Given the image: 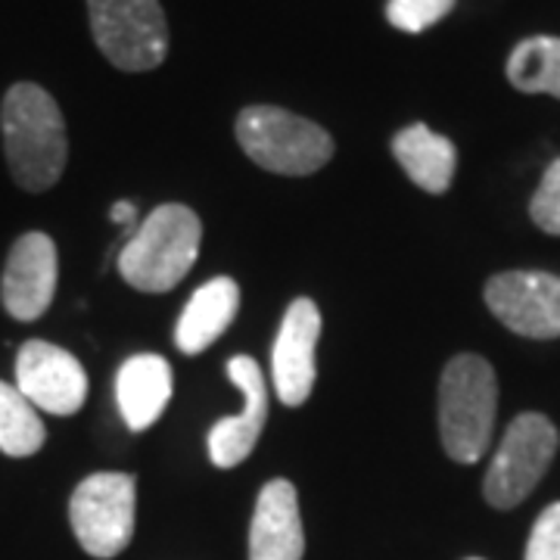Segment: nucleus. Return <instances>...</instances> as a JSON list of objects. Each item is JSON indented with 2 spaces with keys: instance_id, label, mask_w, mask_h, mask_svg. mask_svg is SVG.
Masks as SVG:
<instances>
[{
  "instance_id": "obj_22",
  "label": "nucleus",
  "mask_w": 560,
  "mask_h": 560,
  "mask_svg": "<svg viewBox=\"0 0 560 560\" xmlns=\"http://www.w3.org/2000/svg\"><path fill=\"white\" fill-rule=\"evenodd\" d=\"M109 215H113V221H116V224H131V221L138 219V206H135V202L121 200L113 206V212H109Z\"/></svg>"
},
{
  "instance_id": "obj_7",
  "label": "nucleus",
  "mask_w": 560,
  "mask_h": 560,
  "mask_svg": "<svg viewBox=\"0 0 560 560\" xmlns=\"http://www.w3.org/2000/svg\"><path fill=\"white\" fill-rule=\"evenodd\" d=\"M558 427L545 415H521L511 420L499 442V452L486 470L482 495L492 508H517L545 477L558 452Z\"/></svg>"
},
{
  "instance_id": "obj_3",
  "label": "nucleus",
  "mask_w": 560,
  "mask_h": 560,
  "mask_svg": "<svg viewBox=\"0 0 560 560\" xmlns=\"http://www.w3.org/2000/svg\"><path fill=\"white\" fill-rule=\"evenodd\" d=\"M499 411V381L480 355H455L440 381V436L448 458L477 464L489 448Z\"/></svg>"
},
{
  "instance_id": "obj_6",
  "label": "nucleus",
  "mask_w": 560,
  "mask_h": 560,
  "mask_svg": "<svg viewBox=\"0 0 560 560\" xmlns=\"http://www.w3.org/2000/svg\"><path fill=\"white\" fill-rule=\"evenodd\" d=\"M101 54L121 72H147L165 62L168 25L160 0H88Z\"/></svg>"
},
{
  "instance_id": "obj_2",
  "label": "nucleus",
  "mask_w": 560,
  "mask_h": 560,
  "mask_svg": "<svg viewBox=\"0 0 560 560\" xmlns=\"http://www.w3.org/2000/svg\"><path fill=\"white\" fill-rule=\"evenodd\" d=\"M200 241L202 224L197 212L180 202H165L121 246L119 275L140 293H168L194 268Z\"/></svg>"
},
{
  "instance_id": "obj_18",
  "label": "nucleus",
  "mask_w": 560,
  "mask_h": 560,
  "mask_svg": "<svg viewBox=\"0 0 560 560\" xmlns=\"http://www.w3.org/2000/svg\"><path fill=\"white\" fill-rule=\"evenodd\" d=\"M47 440L38 408L22 396L16 383L0 381V452L7 458H28Z\"/></svg>"
},
{
  "instance_id": "obj_10",
  "label": "nucleus",
  "mask_w": 560,
  "mask_h": 560,
  "mask_svg": "<svg viewBox=\"0 0 560 560\" xmlns=\"http://www.w3.org/2000/svg\"><path fill=\"white\" fill-rule=\"evenodd\" d=\"M57 278H60L57 243L40 231L22 234L3 265V280H0L3 308L16 320H38L54 302Z\"/></svg>"
},
{
  "instance_id": "obj_15",
  "label": "nucleus",
  "mask_w": 560,
  "mask_h": 560,
  "mask_svg": "<svg viewBox=\"0 0 560 560\" xmlns=\"http://www.w3.org/2000/svg\"><path fill=\"white\" fill-rule=\"evenodd\" d=\"M241 308V287L231 278H212L202 283L180 312L175 327V346L184 355H200L231 327Z\"/></svg>"
},
{
  "instance_id": "obj_13",
  "label": "nucleus",
  "mask_w": 560,
  "mask_h": 560,
  "mask_svg": "<svg viewBox=\"0 0 560 560\" xmlns=\"http://www.w3.org/2000/svg\"><path fill=\"white\" fill-rule=\"evenodd\" d=\"M302 555L305 529L296 486L290 480L265 482L249 526V560H302Z\"/></svg>"
},
{
  "instance_id": "obj_1",
  "label": "nucleus",
  "mask_w": 560,
  "mask_h": 560,
  "mask_svg": "<svg viewBox=\"0 0 560 560\" xmlns=\"http://www.w3.org/2000/svg\"><path fill=\"white\" fill-rule=\"evenodd\" d=\"M0 131L10 175L28 194H44L60 180L69 140L57 101L32 81H20L7 91L0 106Z\"/></svg>"
},
{
  "instance_id": "obj_23",
  "label": "nucleus",
  "mask_w": 560,
  "mask_h": 560,
  "mask_svg": "<svg viewBox=\"0 0 560 560\" xmlns=\"http://www.w3.org/2000/svg\"><path fill=\"white\" fill-rule=\"evenodd\" d=\"M470 560H480V558H470Z\"/></svg>"
},
{
  "instance_id": "obj_19",
  "label": "nucleus",
  "mask_w": 560,
  "mask_h": 560,
  "mask_svg": "<svg viewBox=\"0 0 560 560\" xmlns=\"http://www.w3.org/2000/svg\"><path fill=\"white\" fill-rule=\"evenodd\" d=\"M455 10V0H389L386 3V20L399 32L418 35L423 28L436 25Z\"/></svg>"
},
{
  "instance_id": "obj_20",
  "label": "nucleus",
  "mask_w": 560,
  "mask_h": 560,
  "mask_svg": "<svg viewBox=\"0 0 560 560\" xmlns=\"http://www.w3.org/2000/svg\"><path fill=\"white\" fill-rule=\"evenodd\" d=\"M529 215L545 234L560 237V160L551 162L548 172L541 175L539 190L529 202Z\"/></svg>"
},
{
  "instance_id": "obj_8",
  "label": "nucleus",
  "mask_w": 560,
  "mask_h": 560,
  "mask_svg": "<svg viewBox=\"0 0 560 560\" xmlns=\"http://www.w3.org/2000/svg\"><path fill=\"white\" fill-rule=\"evenodd\" d=\"M486 305L521 337H560V278L548 271H501L486 283Z\"/></svg>"
},
{
  "instance_id": "obj_14",
  "label": "nucleus",
  "mask_w": 560,
  "mask_h": 560,
  "mask_svg": "<svg viewBox=\"0 0 560 560\" xmlns=\"http://www.w3.org/2000/svg\"><path fill=\"white\" fill-rule=\"evenodd\" d=\"M172 399V364L162 355H135L116 374V401L128 430L143 433L162 418Z\"/></svg>"
},
{
  "instance_id": "obj_5",
  "label": "nucleus",
  "mask_w": 560,
  "mask_h": 560,
  "mask_svg": "<svg viewBox=\"0 0 560 560\" xmlns=\"http://www.w3.org/2000/svg\"><path fill=\"white\" fill-rule=\"evenodd\" d=\"M138 486L131 474L103 470L79 482L69 501V523L91 558L109 560L128 548L135 536Z\"/></svg>"
},
{
  "instance_id": "obj_4",
  "label": "nucleus",
  "mask_w": 560,
  "mask_h": 560,
  "mask_svg": "<svg viewBox=\"0 0 560 560\" xmlns=\"http://www.w3.org/2000/svg\"><path fill=\"white\" fill-rule=\"evenodd\" d=\"M234 131L243 153L275 175H312L334 160L330 135L280 106H246Z\"/></svg>"
},
{
  "instance_id": "obj_17",
  "label": "nucleus",
  "mask_w": 560,
  "mask_h": 560,
  "mask_svg": "<svg viewBox=\"0 0 560 560\" xmlns=\"http://www.w3.org/2000/svg\"><path fill=\"white\" fill-rule=\"evenodd\" d=\"M508 81L523 94H551L560 101V38L521 40L508 57Z\"/></svg>"
},
{
  "instance_id": "obj_9",
  "label": "nucleus",
  "mask_w": 560,
  "mask_h": 560,
  "mask_svg": "<svg viewBox=\"0 0 560 560\" xmlns=\"http://www.w3.org/2000/svg\"><path fill=\"white\" fill-rule=\"evenodd\" d=\"M16 389L38 411L69 418L88 399V374L72 352L54 342L28 340L16 355Z\"/></svg>"
},
{
  "instance_id": "obj_21",
  "label": "nucleus",
  "mask_w": 560,
  "mask_h": 560,
  "mask_svg": "<svg viewBox=\"0 0 560 560\" xmlns=\"http://www.w3.org/2000/svg\"><path fill=\"white\" fill-rule=\"evenodd\" d=\"M526 560H560V501L548 504L529 533Z\"/></svg>"
},
{
  "instance_id": "obj_16",
  "label": "nucleus",
  "mask_w": 560,
  "mask_h": 560,
  "mask_svg": "<svg viewBox=\"0 0 560 560\" xmlns=\"http://www.w3.org/2000/svg\"><path fill=\"white\" fill-rule=\"evenodd\" d=\"M393 156L405 175L427 194H445L458 168V150L448 138L427 125H408L393 138Z\"/></svg>"
},
{
  "instance_id": "obj_11",
  "label": "nucleus",
  "mask_w": 560,
  "mask_h": 560,
  "mask_svg": "<svg viewBox=\"0 0 560 560\" xmlns=\"http://www.w3.org/2000/svg\"><path fill=\"white\" fill-rule=\"evenodd\" d=\"M320 337V312L312 300L290 302L271 352L275 393L283 405L300 408L315 389V349Z\"/></svg>"
},
{
  "instance_id": "obj_12",
  "label": "nucleus",
  "mask_w": 560,
  "mask_h": 560,
  "mask_svg": "<svg viewBox=\"0 0 560 560\" xmlns=\"http://www.w3.org/2000/svg\"><path fill=\"white\" fill-rule=\"evenodd\" d=\"M228 377L241 389L243 411L234 418H221L209 430V458L215 467L228 470L249 458L261 436V427L268 418V386L261 377V368L249 355H234L228 361Z\"/></svg>"
}]
</instances>
